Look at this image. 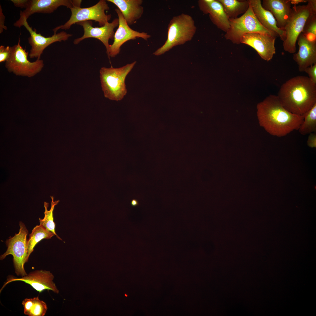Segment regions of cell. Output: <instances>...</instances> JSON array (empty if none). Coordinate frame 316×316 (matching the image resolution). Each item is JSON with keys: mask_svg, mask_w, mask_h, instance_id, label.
Wrapping results in <instances>:
<instances>
[{"mask_svg": "<svg viewBox=\"0 0 316 316\" xmlns=\"http://www.w3.org/2000/svg\"><path fill=\"white\" fill-rule=\"evenodd\" d=\"M257 114L260 125L270 135L285 136L298 130L303 116L293 114L282 105L277 95H270L257 105Z\"/></svg>", "mask_w": 316, "mask_h": 316, "instance_id": "1", "label": "cell"}, {"mask_svg": "<svg viewBox=\"0 0 316 316\" xmlns=\"http://www.w3.org/2000/svg\"><path fill=\"white\" fill-rule=\"evenodd\" d=\"M277 96L286 110L303 116L316 104V84L307 76H295L282 85Z\"/></svg>", "mask_w": 316, "mask_h": 316, "instance_id": "2", "label": "cell"}, {"mask_svg": "<svg viewBox=\"0 0 316 316\" xmlns=\"http://www.w3.org/2000/svg\"><path fill=\"white\" fill-rule=\"evenodd\" d=\"M136 62L135 61L118 68L102 67L100 68L99 77L105 97L116 101L123 99L127 92L126 78Z\"/></svg>", "mask_w": 316, "mask_h": 316, "instance_id": "3", "label": "cell"}, {"mask_svg": "<svg viewBox=\"0 0 316 316\" xmlns=\"http://www.w3.org/2000/svg\"><path fill=\"white\" fill-rule=\"evenodd\" d=\"M196 29L194 21L190 15L182 13L174 17L168 24L166 40L153 54L160 55L175 46L191 40Z\"/></svg>", "mask_w": 316, "mask_h": 316, "instance_id": "4", "label": "cell"}, {"mask_svg": "<svg viewBox=\"0 0 316 316\" xmlns=\"http://www.w3.org/2000/svg\"><path fill=\"white\" fill-rule=\"evenodd\" d=\"M306 5L295 6L284 27L286 38L283 41L285 51L290 53H295L296 50V42L298 38L302 32L305 23L313 13H316L315 9L308 1Z\"/></svg>", "mask_w": 316, "mask_h": 316, "instance_id": "5", "label": "cell"}, {"mask_svg": "<svg viewBox=\"0 0 316 316\" xmlns=\"http://www.w3.org/2000/svg\"><path fill=\"white\" fill-rule=\"evenodd\" d=\"M229 21L230 27L224 37L226 39L230 40L234 44H240L243 36L251 33H259L276 37L279 36L260 24L250 4L247 11L242 16L236 18H229Z\"/></svg>", "mask_w": 316, "mask_h": 316, "instance_id": "6", "label": "cell"}, {"mask_svg": "<svg viewBox=\"0 0 316 316\" xmlns=\"http://www.w3.org/2000/svg\"><path fill=\"white\" fill-rule=\"evenodd\" d=\"M28 54L21 46L19 38L18 44L11 47L10 56L5 62V66L8 72L16 75L28 77L40 73L44 66L43 60L37 59L35 61L30 62L28 59Z\"/></svg>", "mask_w": 316, "mask_h": 316, "instance_id": "7", "label": "cell"}, {"mask_svg": "<svg viewBox=\"0 0 316 316\" xmlns=\"http://www.w3.org/2000/svg\"><path fill=\"white\" fill-rule=\"evenodd\" d=\"M19 226L20 229L18 233L16 234L13 237H10L6 240L7 250L1 255L0 259L2 260L8 255H11L13 257L15 272L18 276L22 277L27 274L24 266L25 263L28 262L29 257L27 239L28 231L22 222H20Z\"/></svg>", "mask_w": 316, "mask_h": 316, "instance_id": "8", "label": "cell"}, {"mask_svg": "<svg viewBox=\"0 0 316 316\" xmlns=\"http://www.w3.org/2000/svg\"><path fill=\"white\" fill-rule=\"evenodd\" d=\"M109 9L105 0H100L96 4L89 7L74 6L70 9L71 16L69 20L63 25L53 29L54 34L56 33L59 29L68 30L73 24L83 21L93 20L98 22L100 27L104 26L111 18V15H107L105 12V10Z\"/></svg>", "mask_w": 316, "mask_h": 316, "instance_id": "9", "label": "cell"}, {"mask_svg": "<svg viewBox=\"0 0 316 316\" xmlns=\"http://www.w3.org/2000/svg\"><path fill=\"white\" fill-rule=\"evenodd\" d=\"M13 25L19 28L23 26L29 32L30 36L28 38V42L31 46L29 54L30 58L40 59L41 55L47 47L55 42L65 41L72 36V35L63 31L54 34L51 36L46 37L40 33H37L36 30H33L30 26L27 19L24 18L20 17Z\"/></svg>", "mask_w": 316, "mask_h": 316, "instance_id": "10", "label": "cell"}, {"mask_svg": "<svg viewBox=\"0 0 316 316\" xmlns=\"http://www.w3.org/2000/svg\"><path fill=\"white\" fill-rule=\"evenodd\" d=\"M81 25L84 31L83 35L75 39L73 41L75 44H79L81 41L89 38H94L100 40L104 44L106 49V52L109 59V39L114 40L115 32L114 30L118 26V18H116L111 23H107L104 26L100 27H94L91 20L79 22L76 23Z\"/></svg>", "mask_w": 316, "mask_h": 316, "instance_id": "11", "label": "cell"}, {"mask_svg": "<svg viewBox=\"0 0 316 316\" xmlns=\"http://www.w3.org/2000/svg\"><path fill=\"white\" fill-rule=\"evenodd\" d=\"M54 278V276L49 271L43 270L31 272L26 275L19 278L9 275L0 289V292L9 283L14 281H20L29 284L39 293L47 290L52 291L58 293L59 291L53 281Z\"/></svg>", "mask_w": 316, "mask_h": 316, "instance_id": "12", "label": "cell"}, {"mask_svg": "<svg viewBox=\"0 0 316 316\" xmlns=\"http://www.w3.org/2000/svg\"><path fill=\"white\" fill-rule=\"evenodd\" d=\"M119 20L118 27L115 32L114 42L110 45L109 49V59L110 57H115L120 52V47L125 42L130 40L141 38L147 40L151 36L144 32H140L131 28L126 22L120 11L118 8L115 9Z\"/></svg>", "mask_w": 316, "mask_h": 316, "instance_id": "13", "label": "cell"}, {"mask_svg": "<svg viewBox=\"0 0 316 316\" xmlns=\"http://www.w3.org/2000/svg\"><path fill=\"white\" fill-rule=\"evenodd\" d=\"M276 37L259 33H251L242 38L241 43L249 45L267 61L271 60L276 53L275 42Z\"/></svg>", "mask_w": 316, "mask_h": 316, "instance_id": "14", "label": "cell"}, {"mask_svg": "<svg viewBox=\"0 0 316 316\" xmlns=\"http://www.w3.org/2000/svg\"><path fill=\"white\" fill-rule=\"evenodd\" d=\"M81 2L79 0H28L26 8L20 11V17L27 19L35 13H50L61 6L70 9L74 6L80 7Z\"/></svg>", "mask_w": 316, "mask_h": 316, "instance_id": "15", "label": "cell"}, {"mask_svg": "<svg viewBox=\"0 0 316 316\" xmlns=\"http://www.w3.org/2000/svg\"><path fill=\"white\" fill-rule=\"evenodd\" d=\"M297 41L299 50L293 54V58L299 71L304 72L306 68L316 63V40L301 33Z\"/></svg>", "mask_w": 316, "mask_h": 316, "instance_id": "16", "label": "cell"}, {"mask_svg": "<svg viewBox=\"0 0 316 316\" xmlns=\"http://www.w3.org/2000/svg\"><path fill=\"white\" fill-rule=\"evenodd\" d=\"M198 6L205 14H209L212 23L219 29L226 32L229 27V18L222 5L218 0H200Z\"/></svg>", "mask_w": 316, "mask_h": 316, "instance_id": "17", "label": "cell"}, {"mask_svg": "<svg viewBox=\"0 0 316 316\" xmlns=\"http://www.w3.org/2000/svg\"><path fill=\"white\" fill-rule=\"evenodd\" d=\"M291 0H263L262 5L270 11L275 18L277 27L284 30L292 11Z\"/></svg>", "mask_w": 316, "mask_h": 316, "instance_id": "18", "label": "cell"}, {"mask_svg": "<svg viewBox=\"0 0 316 316\" xmlns=\"http://www.w3.org/2000/svg\"><path fill=\"white\" fill-rule=\"evenodd\" d=\"M253 11L260 24L267 29L277 34L284 41L286 38L284 30L279 28L276 20L272 13L264 8L260 0H249Z\"/></svg>", "mask_w": 316, "mask_h": 316, "instance_id": "19", "label": "cell"}, {"mask_svg": "<svg viewBox=\"0 0 316 316\" xmlns=\"http://www.w3.org/2000/svg\"><path fill=\"white\" fill-rule=\"evenodd\" d=\"M116 5L129 26L135 23L144 12L142 0H107Z\"/></svg>", "mask_w": 316, "mask_h": 316, "instance_id": "20", "label": "cell"}, {"mask_svg": "<svg viewBox=\"0 0 316 316\" xmlns=\"http://www.w3.org/2000/svg\"><path fill=\"white\" fill-rule=\"evenodd\" d=\"M229 18H236L247 10L250 4L249 0H218Z\"/></svg>", "mask_w": 316, "mask_h": 316, "instance_id": "21", "label": "cell"}, {"mask_svg": "<svg viewBox=\"0 0 316 316\" xmlns=\"http://www.w3.org/2000/svg\"><path fill=\"white\" fill-rule=\"evenodd\" d=\"M24 314L29 316H44L47 307L46 303L38 296L33 298H26L22 302Z\"/></svg>", "mask_w": 316, "mask_h": 316, "instance_id": "22", "label": "cell"}, {"mask_svg": "<svg viewBox=\"0 0 316 316\" xmlns=\"http://www.w3.org/2000/svg\"><path fill=\"white\" fill-rule=\"evenodd\" d=\"M55 234L49 231L44 227L40 224L35 226L29 235L27 244L28 256L33 251L36 244L43 239H50Z\"/></svg>", "mask_w": 316, "mask_h": 316, "instance_id": "23", "label": "cell"}, {"mask_svg": "<svg viewBox=\"0 0 316 316\" xmlns=\"http://www.w3.org/2000/svg\"><path fill=\"white\" fill-rule=\"evenodd\" d=\"M303 116V121L298 130L300 134L305 135L316 133V104Z\"/></svg>", "mask_w": 316, "mask_h": 316, "instance_id": "24", "label": "cell"}, {"mask_svg": "<svg viewBox=\"0 0 316 316\" xmlns=\"http://www.w3.org/2000/svg\"><path fill=\"white\" fill-rule=\"evenodd\" d=\"M51 206L50 209L48 210L47 208L49 206V203L45 202L44 203V206L45 210L44 212V217L43 219L39 218L40 224L44 227L49 231L54 233L56 235L57 237L59 239L61 240V239L56 234L55 229V224L54 221L53 216V212L55 205H57L59 201H54V197L53 196H51Z\"/></svg>", "mask_w": 316, "mask_h": 316, "instance_id": "25", "label": "cell"}, {"mask_svg": "<svg viewBox=\"0 0 316 316\" xmlns=\"http://www.w3.org/2000/svg\"><path fill=\"white\" fill-rule=\"evenodd\" d=\"M301 33L310 38L316 39V13H313L308 19Z\"/></svg>", "mask_w": 316, "mask_h": 316, "instance_id": "26", "label": "cell"}, {"mask_svg": "<svg viewBox=\"0 0 316 316\" xmlns=\"http://www.w3.org/2000/svg\"><path fill=\"white\" fill-rule=\"evenodd\" d=\"M11 53V47L7 46H0V62H6L8 59Z\"/></svg>", "mask_w": 316, "mask_h": 316, "instance_id": "27", "label": "cell"}, {"mask_svg": "<svg viewBox=\"0 0 316 316\" xmlns=\"http://www.w3.org/2000/svg\"><path fill=\"white\" fill-rule=\"evenodd\" d=\"M304 72L308 74L311 81L316 84V63L306 68Z\"/></svg>", "mask_w": 316, "mask_h": 316, "instance_id": "28", "label": "cell"}, {"mask_svg": "<svg viewBox=\"0 0 316 316\" xmlns=\"http://www.w3.org/2000/svg\"><path fill=\"white\" fill-rule=\"evenodd\" d=\"M316 133H310L308 137L307 145L311 148L316 147Z\"/></svg>", "mask_w": 316, "mask_h": 316, "instance_id": "29", "label": "cell"}, {"mask_svg": "<svg viewBox=\"0 0 316 316\" xmlns=\"http://www.w3.org/2000/svg\"><path fill=\"white\" fill-rule=\"evenodd\" d=\"M11 1L16 7L21 8H25L28 2V0H11Z\"/></svg>", "mask_w": 316, "mask_h": 316, "instance_id": "30", "label": "cell"}, {"mask_svg": "<svg viewBox=\"0 0 316 316\" xmlns=\"http://www.w3.org/2000/svg\"><path fill=\"white\" fill-rule=\"evenodd\" d=\"M5 17L2 12L1 5H0V33L1 34L4 30H6L7 28L4 25Z\"/></svg>", "mask_w": 316, "mask_h": 316, "instance_id": "31", "label": "cell"}, {"mask_svg": "<svg viewBox=\"0 0 316 316\" xmlns=\"http://www.w3.org/2000/svg\"><path fill=\"white\" fill-rule=\"evenodd\" d=\"M308 1L307 0H291V4H294V6L300 3H305Z\"/></svg>", "mask_w": 316, "mask_h": 316, "instance_id": "32", "label": "cell"}, {"mask_svg": "<svg viewBox=\"0 0 316 316\" xmlns=\"http://www.w3.org/2000/svg\"><path fill=\"white\" fill-rule=\"evenodd\" d=\"M131 204L133 206H137L138 204V202L135 200H133L131 202Z\"/></svg>", "mask_w": 316, "mask_h": 316, "instance_id": "33", "label": "cell"}, {"mask_svg": "<svg viewBox=\"0 0 316 316\" xmlns=\"http://www.w3.org/2000/svg\"><path fill=\"white\" fill-rule=\"evenodd\" d=\"M125 296H127V295H126V294H125Z\"/></svg>", "mask_w": 316, "mask_h": 316, "instance_id": "34", "label": "cell"}]
</instances>
